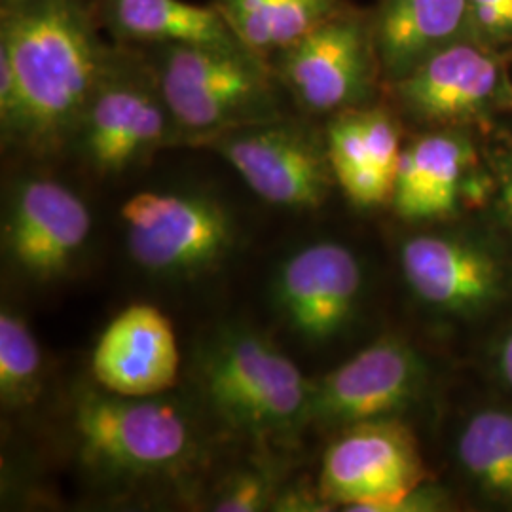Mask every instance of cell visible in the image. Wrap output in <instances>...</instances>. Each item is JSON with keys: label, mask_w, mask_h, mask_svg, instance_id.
I'll use <instances>...</instances> for the list:
<instances>
[{"label": "cell", "mask_w": 512, "mask_h": 512, "mask_svg": "<svg viewBox=\"0 0 512 512\" xmlns=\"http://www.w3.org/2000/svg\"><path fill=\"white\" fill-rule=\"evenodd\" d=\"M448 503L440 488L427 482L412 486L399 494L376 499L365 505H359L353 512H427L440 511Z\"/></svg>", "instance_id": "obj_26"}, {"label": "cell", "mask_w": 512, "mask_h": 512, "mask_svg": "<svg viewBox=\"0 0 512 512\" xmlns=\"http://www.w3.org/2000/svg\"><path fill=\"white\" fill-rule=\"evenodd\" d=\"M196 374L209 410L245 437L274 439L308 421L310 382L255 330L213 334L198 353Z\"/></svg>", "instance_id": "obj_3"}, {"label": "cell", "mask_w": 512, "mask_h": 512, "mask_svg": "<svg viewBox=\"0 0 512 512\" xmlns=\"http://www.w3.org/2000/svg\"><path fill=\"white\" fill-rule=\"evenodd\" d=\"M363 287L361 264L348 247L321 241L289 256L275 277V302L287 325L311 344L344 329Z\"/></svg>", "instance_id": "obj_11"}, {"label": "cell", "mask_w": 512, "mask_h": 512, "mask_svg": "<svg viewBox=\"0 0 512 512\" xmlns=\"http://www.w3.org/2000/svg\"><path fill=\"white\" fill-rule=\"evenodd\" d=\"M274 490L268 476L260 471H238L220 484L211 501V511L256 512L272 509Z\"/></svg>", "instance_id": "obj_22"}, {"label": "cell", "mask_w": 512, "mask_h": 512, "mask_svg": "<svg viewBox=\"0 0 512 512\" xmlns=\"http://www.w3.org/2000/svg\"><path fill=\"white\" fill-rule=\"evenodd\" d=\"M499 209L512 228V156L499 171Z\"/></svg>", "instance_id": "obj_28"}, {"label": "cell", "mask_w": 512, "mask_h": 512, "mask_svg": "<svg viewBox=\"0 0 512 512\" xmlns=\"http://www.w3.org/2000/svg\"><path fill=\"white\" fill-rule=\"evenodd\" d=\"M171 116L156 76L114 59L84 112L78 141L97 173L116 175L141 162L169 135Z\"/></svg>", "instance_id": "obj_7"}, {"label": "cell", "mask_w": 512, "mask_h": 512, "mask_svg": "<svg viewBox=\"0 0 512 512\" xmlns=\"http://www.w3.org/2000/svg\"><path fill=\"white\" fill-rule=\"evenodd\" d=\"M414 435L401 421H361L346 427L325 452L317 494L330 505L355 511L376 499L425 482Z\"/></svg>", "instance_id": "obj_9"}, {"label": "cell", "mask_w": 512, "mask_h": 512, "mask_svg": "<svg viewBox=\"0 0 512 512\" xmlns=\"http://www.w3.org/2000/svg\"><path fill=\"white\" fill-rule=\"evenodd\" d=\"M42 351L27 321L4 306L0 311V401L21 410L35 404L42 391Z\"/></svg>", "instance_id": "obj_21"}, {"label": "cell", "mask_w": 512, "mask_h": 512, "mask_svg": "<svg viewBox=\"0 0 512 512\" xmlns=\"http://www.w3.org/2000/svg\"><path fill=\"white\" fill-rule=\"evenodd\" d=\"M349 200L359 207H374L393 198L395 179L374 165H355L332 171Z\"/></svg>", "instance_id": "obj_25"}, {"label": "cell", "mask_w": 512, "mask_h": 512, "mask_svg": "<svg viewBox=\"0 0 512 512\" xmlns=\"http://www.w3.org/2000/svg\"><path fill=\"white\" fill-rule=\"evenodd\" d=\"M0 48L10 55L21 88L14 143L52 152L76 137L84 112L116 59L95 35L84 2L2 4Z\"/></svg>", "instance_id": "obj_1"}, {"label": "cell", "mask_w": 512, "mask_h": 512, "mask_svg": "<svg viewBox=\"0 0 512 512\" xmlns=\"http://www.w3.org/2000/svg\"><path fill=\"white\" fill-rule=\"evenodd\" d=\"M499 368H501V374L507 380V384L512 387V334L507 336V340L503 342L501 351H499Z\"/></svg>", "instance_id": "obj_29"}, {"label": "cell", "mask_w": 512, "mask_h": 512, "mask_svg": "<svg viewBox=\"0 0 512 512\" xmlns=\"http://www.w3.org/2000/svg\"><path fill=\"white\" fill-rule=\"evenodd\" d=\"M471 21L480 37H512V6H475L471 8Z\"/></svg>", "instance_id": "obj_27"}, {"label": "cell", "mask_w": 512, "mask_h": 512, "mask_svg": "<svg viewBox=\"0 0 512 512\" xmlns=\"http://www.w3.org/2000/svg\"><path fill=\"white\" fill-rule=\"evenodd\" d=\"M359 118L365 129L370 164L385 175H389L391 179H395L397 165L403 152L399 145V131L395 122L382 110L359 112Z\"/></svg>", "instance_id": "obj_23"}, {"label": "cell", "mask_w": 512, "mask_h": 512, "mask_svg": "<svg viewBox=\"0 0 512 512\" xmlns=\"http://www.w3.org/2000/svg\"><path fill=\"white\" fill-rule=\"evenodd\" d=\"M92 232L84 200L65 184L46 177L21 179L8 202L4 251L21 274L52 281L65 274Z\"/></svg>", "instance_id": "obj_10"}, {"label": "cell", "mask_w": 512, "mask_h": 512, "mask_svg": "<svg viewBox=\"0 0 512 512\" xmlns=\"http://www.w3.org/2000/svg\"><path fill=\"white\" fill-rule=\"evenodd\" d=\"M471 8L475 6H512V0H469Z\"/></svg>", "instance_id": "obj_30"}, {"label": "cell", "mask_w": 512, "mask_h": 512, "mask_svg": "<svg viewBox=\"0 0 512 512\" xmlns=\"http://www.w3.org/2000/svg\"><path fill=\"white\" fill-rule=\"evenodd\" d=\"M401 264L412 291L440 310L471 313L490 306L503 293L499 262L484 249L459 239H408Z\"/></svg>", "instance_id": "obj_15"}, {"label": "cell", "mask_w": 512, "mask_h": 512, "mask_svg": "<svg viewBox=\"0 0 512 512\" xmlns=\"http://www.w3.org/2000/svg\"><path fill=\"white\" fill-rule=\"evenodd\" d=\"M473 148L456 133H431L401 152L393 205L406 220L439 219L458 203L459 184Z\"/></svg>", "instance_id": "obj_17"}, {"label": "cell", "mask_w": 512, "mask_h": 512, "mask_svg": "<svg viewBox=\"0 0 512 512\" xmlns=\"http://www.w3.org/2000/svg\"><path fill=\"white\" fill-rule=\"evenodd\" d=\"M425 372L416 349L384 336L311 384L308 421L349 427L391 418L418 401Z\"/></svg>", "instance_id": "obj_8"}, {"label": "cell", "mask_w": 512, "mask_h": 512, "mask_svg": "<svg viewBox=\"0 0 512 512\" xmlns=\"http://www.w3.org/2000/svg\"><path fill=\"white\" fill-rule=\"evenodd\" d=\"M105 16L112 31L126 40L243 46L219 8L186 0H105Z\"/></svg>", "instance_id": "obj_18"}, {"label": "cell", "mask_w": 512, "mask_h": 512, "mask_svg": "<svg viewBox=\"0 0 512 512\" xmlns=\"http://www.w3.org/2000/svg\"><path fill=\"white\" fill-rule=\"evenodd\" d=\"M501 57L471 42H456L397 80L404 107L427 122L482 116L503 92Z\"/></svg>", "instance_id": "obj_14"}, {"label": "cell", "mask_w": 512, "mask_h": 512, "mask_svg": "<svg viewBox=\"0 0 512 512\" xmlns=\"http://www.w3.org/2000/svg\"><path fill=\"white\" fill-rule=\"evenodd\" d=\"M120 215L131 258L164 277H194L217 268L238 236L226 205L200 192H139Z\"/></svg>", "instance_id": "obj_5"}, {"label": "cell", "mask_w": 512, "mask_h": 512, "mask_svg": "<svg viewBox=\"0 0 512 512\" xmlns=\"http://www.w3.org/2000/svg\"><path fill=\"white\" fill-rule=\"evenodd\" d=\"M264 202L315 209L329 192V152L308 129L281 118L230 129L207 139Z\"/></svg>", "instance_id": "obj_6"}, {"label": "cell", "mask_w": 512, "mask_h": 512, "mask_svg": "<svg viewBox=\"0 0 512 512\" xmlns=\"http://www.w3.org/2000/svg\"><path fill=\"white\" fill-rule=\"evenodd\" d=\"M71 433L80 463L112 484L175 475L198 452L183 408L160 395L124 397L82 387L74 395Z\"/></svg>", "instance_id": "obj_2"}, {"label": "cell", "mask_w": 512, "mask_h": 512, "mask_svg": "<svg viewBox=\"0 0 512 512\" xmlns=\"http://www.w3.org/2000/svg\"><path fill=\"white\" fill-rule=\"evenodd\" d=\"M154 76L173 126L207 141L279 118L266 59L245 46L160 44Z\"/></svg>", "instance_id": "obj_4"}, {"label": "cell", "mask_w": 512, "mask_h": 512, "mask_svg": "<svg viewBox=\"0 0 512 512\" xmlns=\"http://www.w3.org/2000/svg\"><path fill=\"white\" fill-rule=\"evenodd\" d=\"M277 55L279 78L311 112L344 109L368 92L370 48L357 21L334 16Z\"/></svg>", "instance_id": "obj_12"}, {"label": "cell", "mask_w": 512, "mask_h": 512, "mask_svg": "<svg viewBox=\"0 0 512 512\" xmlns=\"http://www.w3.org/2000/svg\"><path fill=\"white\" fill-rule=\"evenodd\" d=\"M469 33V0H384L376 23V52L385 74L397 82Z\"/></svg>", "instance_id": "obj_16"}, {"label": "cell", "mask_w": 512, "mask_h": 512, "mask_svg": "<svg viewBox=\"0 0 512 512\" xmlns=\"http://www.w3.org/2000/svg\"><path fill=\"white\" fill-rule=\"evenodd\" d=\"M458 458L484 494L512 505L511 412H478L459 437Z\"/></svg>", "instance_id": "obj_20"}, {"label": "cell", "mask_w": 512, "mask_h": 512, "mask_svg": "<svg viewBox=\"0 0 512 512\" xmlns=\"http://www.w3.org/2000/svg\"><path fill=\"white\" fill-rule=\"evenodd\" d=\"M327 139H329L327 141V152H329L332 171L344 169V167L370 164V156H368V148H366L365 129L361 124L359 112L338 116L330 124Z\"/></svg>", "instance_id": "obj_24"}, {"label": "cell", "mask_w": 512, "mask_h": 512, "mask_svg": "<svg viewBox=\"0 0 512 512\" xmlns=\"http://www.w3.org/2000/svg\"><path fill=\"white\" fill-rule=\"evenodd\" d=\"M217 8L239 42L266 59L334 18L336 0H219Z\"/></svg>", "instance_id": "obj_19"}, {"label": "cell", "mask_w": 512, "mask_h": 512, "mask_svg": "<svg viewBox=\"0 0 512 512\" xmlns=\"http://www.w3.org/2000/svg\"><path fill=\"white\" fill-rule=\"evenodd\" d=\"M10 2H14V0H2V4H10Z\"/></svg>", "instance_id": "obj_31"}, {"label": "cell", "mask_w": 512, "mask_h": 512, "mask_svg": "<svg viewBox=\"0 0 512 512\" xmlns=\"http://www.w3.org/2000/svg\"><path fill=\"white\" fill-rule=\"evenodd\" d=\"M171 321L150 304H131L99 334L92 351L95 384L124 397H158L179 376Z\"/></svg>", "instance_id": "obj_13"}]
</instances>
